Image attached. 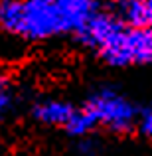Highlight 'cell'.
Instances as JSON below:
<instances>
[{
  "mask_svg": "<svg viewBox=\"0 0 152 156\" xmlns=\"http://www.w3.org/2000/svg\"><path fill=\"white\" fill-rule=\"evenodd\" d=\"M99 8V0H0V30L26 42L75 38Z\"/></svg>",
  "mask_w": 152,
  "mask_h": 156,
  "instance_id": "obj_1",
  "label": "cell"
},
{
  "mask_svg": "<svg viewBox=\"0 0 152 156\" xmlns=\"http://www.w3.org/2000/svg\"><path fill=\"white\" fill-rule=\"evenodd\" d=\"M81 107L89 113L97 129L103 126L111 133H126L140 121L136 103L113 85L95 87Z\"/></svg>",
  "mask_w": 152,
  "mask_h": 156,
  "instance_id": "obj_2",
  "label": "cell"
},
{
  "mask_svg": "<svg viewBox=\"0 0 152 156\" xmlns=\"http://www.w3.org/2000/svg\"><path fill=\"white\" fill-rule=\"evenodd\" d=\"M95 55L115 69L152 65V28L122 26Z\"/></svg>",
  "mask_w": 152,
  "mask_h": 156,
  "instance_id": "obj_3",
  "label": "cell"
},
{
  "mask_svg": "<svg viewBox=\"0 0 152 156\" xmlns=\"http://www.w3.org/2000/svg\"><path fill=\"white\" fill-rule=\"evenodd\" d=\"M75 109H77V105L69 103L65 99L48 97V99H40L38 103H34V107H32V117L46 126L65 129L67 122L71 121Z\"/></svg>",
  "mask_w": 152,
  "mask_h": 156,
  "instance_id": "obj_4",
  "label": "cell"
},
{
  "mask_svg": "<svg viewBox=\"0 0 152 156\" xmlns=\"http://www.w3.org/2000/svg\"><path fill=\"white\" fill-rule=\"evenodd\" d=\"M95 122H93V119L89 117V113L83 109V107H77L75 113H73L71 121L67 122V126H65V130H67L71 136H77V138H85L89 136V134L95 130Z\"/></svg>",
  "mask_w": 152,
  "mask_h": 156,
  "instance_id": "obj_5",
  "label": "cell"
},
{
  "mask_svg": "<svg viewBox=\"0 0 152 156\" xmlns=\"http://www.w3.org/2000/svg\"><path fill=\"white\" fill-rule=\"evenodd\" d=\"M14 83H12L10 77L0 75V119L12 109L16 101V91H14Z\"/></svg>",
  "mask_w": 152,
  "mask_h": 156,
  "instance_id": "obj_6",
  "label": "cell"
},
{
  "mask_svg": "<svg viewBox=\"0 0 152 156\" xmlns=\"http://www.w3.org/2000/svg\"><path fill=\"white\" fill-rule=\"evenodd\" d=\"M142 16V28H152V0H138Z\"/></svg>",
  "mask_w": 152,
  "mask_h": 156,
  "instance_id": "obj_7",
  "label": "cell"
},
{
  "mask_svg": "<svg viewBox=\"0 0 152 156\" xmlns=\"http://www.w3.org/2000/svg\"><path fill=\"white\" fill-rule=\"evenodd\" d=\"M138 129L142 130V134H146L148 138H152V109H146L144 113H140Z\"/></svg>",
  "mask_w": 152,
  "mask_h": 156,
  "instance_id": "obj_8",
  "label": "cell"
},
{
  "mask_svg": "<svg viewBox=\"0 0 152 156\" xmlns=\"http://www.w3.org/2000/svg\"><path fill=\"white\" fill-rule=\"evenodd\" d=\"M111 2H113V4H117V2H121V0H111Z\"/></svg>",
  "mask_w": 152,
  "mask_h": 156,
  "instance_id": "obj_9",
  "label": "cell"
}]
</instances>
